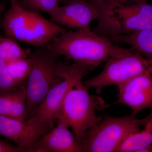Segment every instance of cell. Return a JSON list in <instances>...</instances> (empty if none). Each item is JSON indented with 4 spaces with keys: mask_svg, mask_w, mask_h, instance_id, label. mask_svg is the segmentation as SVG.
<instances>
[{
    "mask_svg": "<svg viewBox=\"0 0 152 152\" xmlns=\"http://www.w3.org/2000/svg\"><path fill=\"white\" fill-rule=\"evenodd\" d=\"M113 42L126 44L140 53L151 64L152 75V31H143L110 37Z\"/></svg>",
    "mask_w": 152,
    "mask_h": 152,
    "instance_id": "obj_14",
    "label": "cell"
},
{
    "mask_svg": "<svg viewBox=\"0 0 152 152\" xmlns=\"http://www.w3.org/2000/svg\"><path fill=\"white\" fill-rule=\"evenodd\" d=\"M0 152H25L23 149L17 145H13L0 140Z\"/></svg>",
    "mask_w": 152,
    "mask_h": 152,
    "instance_id": "obj_21",
    "label": "cell"
},
{
    "mask_svg": "<svg viewBox=\"0 0 152 152\" xmlns=\"http://www.w3.org/2000/svg\"><path fill=\"white\" fill-rule=\"evenodd\" d=\"M144 118L131 114L107 116L85 133L79 144L83 152H116L126 140L142 129Z\"/></svg>",
    "mask_w": 152,
    "mask_h": 152,
    "instance_id": "obj_3",
    "label": "cell"
},
{
    "mask_svg": "<svg viewBox=\"0 0 152 152\" xmlns=\"http://www.w3.org/2000/svg\"><path fill=\"white\" fill-rule=\"evenodd\" d=\"M60 0H20L19 4L32 11L50 14L59 6Z\"/></svg>",
    "mask_w": 152,
    "mask_h": 152,
    "instance_id": "obj_19",
    "label": "cell"
},
{
    "mask_svg": "<svg viewBox=\"0 0 152 152\" xmlns=\"http://www.w3.org/2000/svg\"><path fill=\"white\" fill-rule=\"evenodd\" d=\"M142 1H145L147 2L148 1H152V0H140Z\"/></svg>",
    "mask_w": 152,
    "mask_h": 152,
    "instance_id": "obj_26",
    "label": "cell"
},
{
    "mask_svg": "<svg viewBox=\"0 0 152 152\" xmlns=\"http://www.w3.org/2000/svg\"><path fill=\"white\" fill-rule=\"evenodd\" d=\"M152 144V110L144 118L142 129L130 136L119 147L117 152H140Z\"/></svg>",
    "mask_w": 152,
    "mask_h": 152,
    "instance_id": "obj_15",
    "label": "cell"
},
{
    "mask_svg": "<svg viewBox=\"0 0 152 152\" xmlns=\"http://www.w3.org/2000/svg\"><path fill=\"white\" fill-rule=\"evenodd\" d=\"M7 69L10 75L17 82H27L32 69V62L29 57L7 62Z\"/></svg>",
    "mask_w": 152,
    "mask_h": 152,
    "instance_id": "obj_17",
    "label": "cell"
},
{
    "mask_svg": "<svg viewBox=\"0 0 152 152\" xmlns=\"http://www.w3.org/2000/svg\"><path fill=\"white\" fill-rule=\"evenodd\" d=\"M49 15L51 20L61 26L80 29L89 27L91 23L99 18V9L86 0H76L59 6Z\"/></svg>",
    "mask_w": 152,
    "mask_h": 152,
    "instance_id": "obj_10",
    "label": "cell"
},
{
    "mask_svg": "<svg viewBox=\"0 0 152 152\" xmlns=\"http://www.w3.org/2000/svg\"><path fill=\"white\" fill-rule=\"evenodd\" d=\"M100 73L83 82L100 94L104 88L117 86L145 73H150L151 61L134 49L122 56L109 58Z\"/></svg>",
    "mask_w": 152,
    "mask_h": 152,
    "instance_id": "obj_6",
    "label": "cell"
},
{
    "mask_svg": "<svg viewBox=\"0 0 152 152\" xmlns=\"http://www.w3.org/2000/svg\"><path fill=\"white\" fill-rule=\"evenodd\" d=\"M116 103L127 106L136 115L145 110H152V75L145 73L118 86Z\"/></svg>",
    "mask_w": 152,
    "mask_h": 152,
    "instance_id": "obj_9",
    "label": "cell"
},
{
    "mask_svg": "<svg viewBox=\"0 0 152 152\" xmlns=\"http://www.w3.org/2000/svg\"><path fill=\"white\" fill-rule=\"evenodd\" d=\"M97 7L99 13L107 10L120 4L141 1L140 0H86Z\"/></svg>",
    "mask_w": 152,
    "mask_h": 152,
    "instance_id": "obj_20",
    "label": "cell"
},
{
    "mask_svg": "<svg viewBox=\"0 0 152 152\" xmlns=\"http://www.w3.org/2000/svg\"><path fill=\"white\" fill-rule=\"evenodd\" d=\"M48 45L60 56L94 69L109 58L122 56L133 50L115 45L108 37L98 34L90 27L66 31Z\"/></svg>",
    "mask_w": 152,
    "mask_h": 152,
    "instance_id": "obj_1",
    "label": "cell"
},
{
    "mask_svg": "<svg viewBox=\"0 0 152 152\" xmlns=\"http://www.w3.org/2000/svg\"><path fill=\"white\" fill-rule=\"evenodd\" d=\"M26 84V82L15 80L8 71L6 62L0 58V95L18 89Z\"/></svg>",
    "mask_w": 152,
    "mask_h": 152,
    "instance_id": "obj_18",
    "label": "cell"
},
{
    "mask_svg": "<svg viewBox=\"0 0 152 152\" xmlns=\"http://www.w3.org/2000/svg\"><path fill=\"white\" fill-rule=\"evenodd\" d=\"M75 1L76 0H60V3H62L64 5H65Z\"/></svg>",
    "mask_w": 152,
    "mask_h": 152,
    "instance_id": "obj_24",
    "label": "cell"
},
{
    "mask_svg": "<svg viewBox=\"0 0 152 152\" xmlns=\"http://www.w3.org/2000/svg\"><path fill=\"white\" fill-rule=\"evenodd\" d=\"M59 56L48 45L37 48L31 53L29 57L32 66L26 84L27 109L29 116L49 92L64 80L60 63L58 62Z\"/></svg>",
    "mask_w": 152,
    "mask_h": 152,
    "instance_id": "obj_5",
    "label": "cell"
},
{
    "mask_svg": "<svg viewBox=\"0 0 152 152\" xmlns=\"http://www.w3.org/2000/svg\"><path fill=\"white\" fill-rule=\"evenodd\" d=\"M56 126L42 136L33 152H81L80 147L69 127L61 120Z\"/></svg>",
    "mask_w": 152,
    "mask_h": 152,
    "instance_id": "obj_11",
    "label": "cell"
},
{
    "mask_svg": "<svg viewBox=\"0 0 152 152\" xmlns=\"http://www.w3.org/2000/svg\"><path fill=\"white\" fill-rule=\"evenodd\" d=\"M94 69L91 66L78 62H75L71 65L61 63L60 70L64 80L49 92L44 100L33 110L30 116L53 128L69 91L77 82L83 80Z\"/></svg>",
    "mask_w": 152,
    "mask_h": 152,
    "instance_id": "obj_7",
    "label": "cell"
},
{
    "mask_svg": "<svg viewBox=\"0 0 152 152\" xmlns=\"http://www.w3.org/2000/svg\"><path fill=\"white\" fill-rule=\"evenodd\" d=\"M53 128L31 116L25 121H20L0 115V135L26 152H33L38 140Z\"/></svg>",
    "mask_w": 152,
    "mask_h": 152,
    "instance_id": "obj_8",
    "label": "cell"
},
{
    "mask_svg": "<svg viewBox=\"0 0 152 152\" xmlns=\"http://www.w3.org/2000/svg\"><path fill=\"white\" fill-rule=\"evenodd\" d=\"M0 115L20 121L28 118L26 85L0 95Z\"/></svg>",
    "mask_w": 152,
    "mask_h": 152,
    "instance_id": "obj_13",
    "label": "cell"
},
{
    "mask_svg": "<svg viewBox=\"0 0 152 152\" xmlns=\"http://www.w3.org/2000/svg\"><path fill=\"white\" fill-rule=\"evenodd\" d=\"M89 89L82 80L77 82L66 95L57 120L71 128L78 143L88 130L102 119L96 111L108 107L100 97L90 94Z\"/></svg>",
    "mask_w": 152,
    "mask_h": 152,
    "instance_id": "obj_2",
    "label": "cell"
},
{
    "mask_svg": "<svg viewBox=\"0 0 152 152\" xmlns=\"http://www.w3.org/2000/svg\"><path fill=\"white\" fill-rule=\"evenodd\" d=\"M141 152H152V144L146 147L145 148H144L140 151Z\"/></svg>",
    "mask_w": 152,
    "mask_h": 152,
    "instance_id": "obj_22",
    "label": "cell"
},
{
    "mask_svg": "<svg viewBox=\"0 0 152 152\" xmlns=\"http://www.w3.org/2000/svg\"><path fill=\"white\" fill-rule=\"evenodd\" d=\"M31 50L21 48L15 39L0 36V58L6 62L29 57Z\"/></svg>",
    "mask_w": 152,
    "mask_h": 152,
    "instance_id": "obj_16",
    "label": "cell"
},
{
    "mask_svg": "<svg viewBox=\"0 0 152 152\" xmlns=\"http://www.w3.org/2000/svg\"><path fill=\"white\" fill-rule=\"evenodd\" d=\"M93 30L109 38L143 31H152V5L140 1L120 4L100 13Z\"/></svg>",
    "mask_w": 152,
    "mask_h": 152,
    "instance_id": "obj_4",
    "label": "cell"
},
{
    "mask_svg": "<svg viewBox=\"0 0 152 152\" xmlns=\"http://www.w3.org/2000/svg\"><path fill=\"white\" fill-rule=\"evenodd\" d=\"M11 2L3 18L2 27L6 36L24 42L32 29L38 12L24 8L15 1Z\"/></svg>",
    "mask_w": 152,
    "mask_h": 152,
    "instance_id": "obj_12",
    "label": "cell"
},
{
    "mask_svg": "<svg viewBox=\"0 0 152 152\" xmlns=\"http://www.w3.org/2000/svg\"><path fill=\"white\" fill-rule=\"evenodd\" d=\"M20 1V0H10L11 1H16L18 2V3H19Z\"/></svg>",
    "mask_w": 152,
    "mask_h": 152,
    "instance_id": "obj_25",
    "label": "cell"
},
{
    "mask_svg": "<svg viewBox=\"0 0 152 152\" xmlns=\"http://www.w3.org/2000/svg\"><path fill=\"white\" fill-rule=\"evenodd\" d=\"M5 8V6L4 4L0 3V26L1 24V17L2 13Z\"/></svg>",
    "mask_w": 152,
    "mask_h": 152,
    "instance_id": "obj_23",
    "label": "cell"
}]
</instances>
